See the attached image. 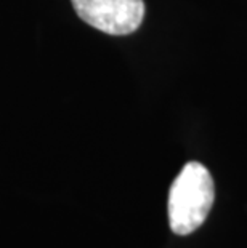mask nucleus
<instances>
[{"label": "nucleus", "mask_w": 247, "mask_h": 248, "mask_svg": "<svg viewBox=\"0 0 247 248\" xmlns=\"http://www.w3.org/2000/svg\"><path fill=\"white\" fill-rule=\"evenodd\" d=\"M215 200L210 171L202 163L188 162L169 191V224L173 234L188 235L204 224Z\"/></svg>", "instance_id": "1"}, {"label": "nucleus", "mask_w": 247, "mask_h": 248, "mask_svg": "<svg viewBox=\"0 0 247 248\" xmlns=\"http://www.w3.org/2000/svg\"><path fill=\"white\" fill-rule=\"evenodd\" d=\"M79 18L101 32L127 35L145 18L143 0H71Z\"/></svg>", "instance_id": "2"}]
</instances>
